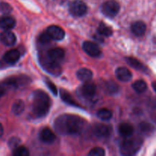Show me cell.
<instances>
[{
    "label": "cell",
    "mask_w": 156,
    "mask_h": 156,
    "mask_svg": "<svg viewBox=\"0 0 156 156\" xmlns=\"http://www.w3.org/2000/svg\"><path fill=\"white\" fill-rule=\"evenodd\" d=\"M84 126V119L73 114H62L54 123L55 129L61 135H77L82 132Z\"/></svg>",
    "instance_id": "obj_1"
},
{
    "label": "cell",
    "mask_w": 156,
    "mask_h": 156,
    "mask_svg": "<svg viewBox=\"0 0 156 156\" xmlns=\"http://www.w3.org/2000/svg\"><path fill=\"white\" fill-rule=\"evenodd\" d=\"M51 107V99L44 91L37 90L33 93L32 111L37 118L44 117L50 111Z\"/></svg>",
    "instance_id": "obj_2"
},
{
    "label": "cell",
    "mask_w": 156,
    "mask_h": 156,
    "mask_svg": "<svg viewBox=\"0 0 156 156\" xmlns=\"http://www.w3.org/2000/svg\"><path fill=\"white\" fill-rule=\"evenodd\" d=\"M143 140L139 137L126 138L120 144V153L123 155H133L139 152L143 145Z\"/></svg>",
    "instance_id": "obj_3"
},
{
    "label": "cell",
    "mask_w": 156,
    "mask_h": 156,
    "mask_svg": "<svg viewBox=\"0 0 156 156\" xmlns=\"http://www.w3.org/2000/svg\"><path fill=\"white\" fill-rule=\"evenodd\" d=\"M41 63L43 68L53 76H58L61 74V67L59 62H55L48 56H44L41 58Z\"/></svg>",
    "instance_id": "obj_4"
},
{
    "label": "cell",
    "mask_w": 156,
    "mask_h": 156,
    "mask_svg": "<svg viewBox=\"0 0 156 156\" xmlns=\"http://www.w3.org/2000/svg\"><path fill=\"white\" fill-rule=\"evenodd\" d=\"M120 5L114 0L107 1L102 5L101 10L105 15L109 18H114L118 14L120 11Z\"/></svg>",
    "instance_id": "obj_5"
},
{
    "label": "cell",
    "mask_w": 156,
    "mask_h": 156,
    "mask_svg": "<svg viewBox=\"0 0 156 156\" xmlns=\"http://www.w3.org/2000/svg\"><path fill=\"white\" fill-rule=\"evenodd\" d=\"M88 8L86 4L81 0H75L69 5V12L73 16L82 17L86 14Z\"/></svg>",
    "instance_id": "obj_6"
},
{
    "label": "cell",
    "mask_w": 156,
    "mask_h": 156,
    "mask_svg": "<svg viewBox=\"0 0 156 156\" xmlns=\"http://www.w3.org/2000/svg\"><path fill=\"white\" fill-rule=\"evenodd\" d=\"M84 51L92 57H98L101 55V50L100 47L94 42L91 41H85L82 46Z\"/></svg>",
    "instance_id": "obj_7"
},
{
    "label": "cell",
    "mask_w": 156,
    "mask_h": 156,
    "mask_svg": "<svg viewBox=\"0 0 156 156\" xmlns=\"http://www.w3.org/2000/svg\"><path fill=\"white\" fill-rule=\"evenodd\" d=\"M111 133V127L103 123H97L93 127V133L98 138L108 137Z\"/></svg>",
    "instance_id": "obj_8"
},
{
    "label": "cell",
    "mask_w": 156,
    "mask_h": 156,
    "mask_svg": "<svg viewBox=\"0 0 156 156\" xmlns=\"http://www.w3.org/2000/svg\"><path fill=\"white\" fill-rule=\"evenodd\" d=\"M47 33L54 41H61L65 37V31L61 27L57 25H51L47 27Z\"/></svg>",
    "instance_id": "obj_9"
},
{
    "label": "cell",
    "mask_w": 156,
    "mask_h": 156,
    "mask_svg": "<svg viewBox=\"0 0 156 156\" xmlns=\"http://www.w3.org/2000/svg\"><path fill=\"white\" fill-rule=\"evenodd\" d=\"M0 41L4 45L11 47L16 43V36L10 30H5L0 34Z\"/></svg>",
    "instance_id": "obj_10"
},
{
    "label": "cell",
    "mask_w": 156,
    "mask_h": 156,
    "mask_svg": "<svg viewBox=\"0 0 156 156\" xmlns=\"http://www.w3.org/2000/svg\"><path fill=\"white\" fill-rule=\"evenodd\" d=\"M80 93L85 98L91 99L96 93V86L94 84L87 82L80 88Z\"/></svg>",
    "instance_id": "obj_11"
},
{
    "label": "cell",
    "mask_w": 156,
    "mask_h": 156,
    "mask_svg": "<svg viewBox=\"0 0 156 156\" xmlns=\"http://www.w3.org/2000/svg\"><path fill=\"white\" fill-rule=\"evenodd\" d=\"M16 24V21L12 16L3 15L0 16V27L3 30H11Z\"/></svg>",
    "instance_id": "obj_12"
},
{
    "label": "cell",
    "mask_w": 156,
    "mask_h": 156,
    "mask_svg": "<svg viewBox=\"0 0 156 156\" xmlns=\"http://www.w3.org/2000/svg\"><path fill=\"white\" fill-rule=\"evenodd\" d=\"M40 139L44 143L50 144V143H53L55 141L56 136L50 128L45 127L41 129V131L40 132Z\"/></svg>",
    "instance_id": "obj_13"
},
{
    "label": "cell",
    "mask_w": 156,
    "mask_h": 156,
    "mask_svg": "<svg viewBox=\"0 0 156 156\" xmlns=\"http://www.w3.org/2000/svg\"><path fill=\"white\" fill-rule=\"evenodd\" d=\"M20 58V52L18 50H10L5 53L3 59L6 63L15 64L18 61Z\"/></svg>",
    "instance_id": "obj_14"
},
{
    "label": "cell",
    "mask_w": 156,
    "mask_h": 156,
    "mask_svg": "<svg viewBox=\"0 0 156 156\" xmlns=\"http://www.w3.org/2000/svg\"><path fill=\"white\" fill-rule=\"evenodd\" d=\"M116 76L122 82H129L132 79V73L126 67H119L116 70Z\"/></svg>",
    "instance_id": "obj_15"
},
{
    "label": "cell",
    "mask_w": 156,
    "mask_h": 156,
    "mask_svg": "<svg viewBox=\"0 0 156 156\" xmlns=\"http://www.w3.org/2000/svg\"><path fill=\"white\" fill-rule=\"evenodd\" d=\"M47 56L55 62H59L63 59L64 56H65V51L62 48H59V47L53 48L49 50L47 53Z\"/></svg>",
    "instance_id": "obj_16"
},
{
    "label": "cell",
    "mask_w": 156,
    "mask_h": 156,
    "mask_svg": "<svg viewBox=\"0 0 156 156\" xmlns=\"http://www.w3.org/2000/svg\"><path fill=\"white\" fill-rule=\"evenodd\" d=\"M119 133L120 135L123 137H130L132 136L134 133L133 126L129 123H122L119 125L118 127Z\"/></svg>",
    "instance_id": "obj_17"
},
{
    "label": "cell",
    "mask_w": 156,
    "mask_h": 156,
    "mask_svg": "<svg viewBox=\"0 0 156 156\" xmlns=\"http://www.w3.org/2000/svg\"><path fill=\"white\" fill-rule=\"evenodd\" d=\"M132 32L136 36H143L146 33V25L143 21H136L131 26Z\"/></svg>",
    "instance_id": "obj_18"
},
{
    "label": "cell",
    "mask_w": 156,
    "mask_h": 156,
    "mask_svg": "<svg viewBox=\"0 0 156 156\" xmlns=\"http://www.w3.org/2000/svg\"><path fill=\"white\" fill-rule=\"evenodd\" d=\"M93 73L91 70L88 69L86 68H82L78 70L77 72V77L79 80L82 82H89L92 79Z\"/></svg>",
    "instance_id": "obj_19"
},
{
    "label": "cell",
    "mask_w": 156,
    "mask_h": 156,
    "mask_svg": "<svg viewBox=\"0 0 156 156\" xmlns=\"http://www.w3.org/2000/svg\"><path fill=\"white\" fill-rule=\"evenodd\" d=\"M126 61L131 67L134 68L135 69L140 70V71H145L146 69V67H145V66L136 58L126 57Z\"/></svg>",
    "instance_id": "obj_20"
},
{
    "label": "cell",
    "mask_w": 156,
    "mask_h": 156,
    "mask_svg": "<svg viewBox=\"0 0 156 156\" xmlns=\"http://www.w3.org/2000/svg\"><path fill=\"white\" fill-rule=\"evenodd\" d=\"M24 110V103L21 100H17L12 106V111L15 115H20Z\"/></svg>",
    "instance_id": "obj_21"
},
{
    "label": "cell",
    "mask_w": 156,
    "mask_h": 156,
    "mask_svg": "<svg viewBox=\"0 0 156 156\" xmlns=\"http://www.w3.org/2000/svg\"><path fill=\"white\" fill-rule=\"evenodd\" d=\"M133 88L137 93H143L147 89V84L144 80L140 79L133 84Z\"/></svg>",
    "instance_id": "obj_22"
},
{
    "label": "cell",
    "mask_w": 156,
    "mask_h": 156,
    "mask_svg": "<svg viewBox=\"0 0 156 156\" xmlns=\"http://www.w3.org/2000/svg\"><path fill=\"white\" fill-rule=\"evenodd\" d=\"M98 33L99 34L101 35V36L110 37L112 35L113 30L111 27L107 25V24H105L104 22H101L100 24H99Z\"/></svg>",
    "instance_id": "obj_23"
},
{
    "label": "cell",
    "mask_w": 156,
    "mask_h": 156,
    "mask_svg": "<svg viewBox=\"0 0 156 156\" xmlns=\"http://www.w3.org/2000/svg\"><path fill=\"white\" fill-rule=\"evenodd\" d=\"M60 95L62 98V100L66 102V103L69 104L70 105H73V106H77L79 107V105H78L76 102V101L72 98V96L70 95V94L69 92H67L66 91L63 89L60 90Z\"/></svg>",
    "instance_id": "obj_24"
},
{
    "label": "cell",
    "mask_w": 156,
    "mask_h": 156,
    "mask_svg": "<svg viewBox=\"0 0 156 156\" xmlns=\"http://www.w3.org/2000/svg\"><path fill=\"white\" fill-rule=\"evenodd\" d=\"M112 112L109 109L107 108H102L97 112V116L98 118L102 120H108L112 117Z\"/></svg>",
    "instance_id": "obj_25"
},
{
    "label": "cell",
    "mask_w": 156,
    "mask_h": 156,
    "mask_svg": "<svg viewBox=\"0 0 156 156\" xmlns=\"http://www.w3.org/2000/svg\"><path fill=\"white\" fill-rule=\"evenodd\" d=\"M13 155L15 156H27L29 155V151L26 147L18 146L13 150Z\"/></svg>",
    "instance_id": "obj_26"
},
{
    "label": "cell",
    "mask_w": 156,
    "mask_h": 156,
    "mask_svg": "<svg viewBox=\"0 0 156 156\" xmlns=\"http://www.w3.org/2000/svg\"><path fill=\"white\" fill-rule=\"evenodd\" d=\"M119 86L114 82H109L107 83V90L110 94H116L119 91Z\"/></svg>",
    "instance_id": "obj_27"
},
{
    "label": "cell",
    "mask_w": 156,
    "mask_h": 156,
    "mask_svg": "<svg viewBox=\"0 0 156 156\" xmlns=\"http://www.w3.org/2000/svg\"><path fill=\"white\" fill-rule=\"evenodd\" d=\"M105 155V151L103 148L95 147L91 149L88 153L89 156H104Z\"/></svg>",
    "instance_id": "obj_28"
},
{
    "label": "cell",
    "mask_w": 156,
    "mask_h": 156,
    "mask_svg": "<svg viewBox=\"0 0 156 156\" xmlns=\"http://www.w3.org/2000/svg\"><path fill=\"white\" fill-rule=\"evenodd\" d=\"M12 11V8L9 3L1 2L0 3V12L5 15H8Z\"/></svg>",
    "instance_id": "obj_29"
},
{
    "label": "cell",
    "mask_w": 156,
    "mask_h": 156,
    "mask_svg": "<svg viewBox=\"0 0 156 156\" xmlns=\"http://www.w3.org/2000/svg\"><path fill=\"white\" fill-rule=\"evenodd\" d=\"M52 40V38L50 37V36L49 35V34L47 33V31H44L41 35H40L39 37V41L43 44H48L50 42V41Z\"/></svg>",
    "instance_id": "obj_30"
},
{
    "label": "cell",
    "mask_w": 156,
    "mask_h": 156,
    "mask_svg": "<svg viewBox=\"0 0 156 156\" xmlns=\"http://www.w3.org/2000/svg\"><path fill=\"white\" fill-rule=\"evenodd\" d=\"M45 82L47 86L50 88V90L52 91V93H53V94H55V95H56V94H57V88H56V85L48 79H45Z\"/></svg>",
    "instance_id": "obj_31"
},
{
    "label": "cell",
    "mask_w": 156,
    "mask_h": 156,
    "mask_svg": "<svg viewBox=\"0 0 156 156\" xmlns=\"http://www.w3.org/2000/svg\"><path fill=\"white\" fill-rule=\"evenodd\" d=\"M20 140L18 138H15V137H13V138L11 139L9 142V146H10L12 149H15L16 147H18V144L20 143Z\"/></svg>",
    "instance_id": "obj_32"
},
{
    "label": "cell",
    "mask_w": 156,
    "mask_h": 156,
    "mask_svg": "<svg viewBox=\"0 0 156 156\" xmlns=\"http://www.w3.org/2000/svg\"><path fill=\"white\" fill-rule=\"evenodd\" d=\"M6 87L4 84H0V98L5 94Z\"/></svg>",
    "instance_id": "obj_33"
},
{
    "label": "cell",
    "mask_w": 156,
    "mask_h": 156,
    "mask_svg": "<svg viewBox=\"0 0 156 156\" xmlns=\"http://www.w3.org/2000/svg\"><path fill=\"white\" fill-rule=\"evenodd\" d=\"M3 133H4V129H3V126L2 125V123H0V137L3 135Z\"/></svg>",
    "instance_id": "obj_34"
},
{
    "label": "cell",
    "mask_w": 156,
    "mask_h": 156,
    "mask_svg": "<svg viewBox=\"0 0 156 156\" xmlns=\"http://www.w3.org/2000/svg\"><path fill=\"white\" fill-rule=\"evenodd\" d=\"M152 88H153V89L155 90V91L156 92V82H154L153 83H152Z\"/></svg>",
    "instance_id": "obj_35"
}]
</instances>
